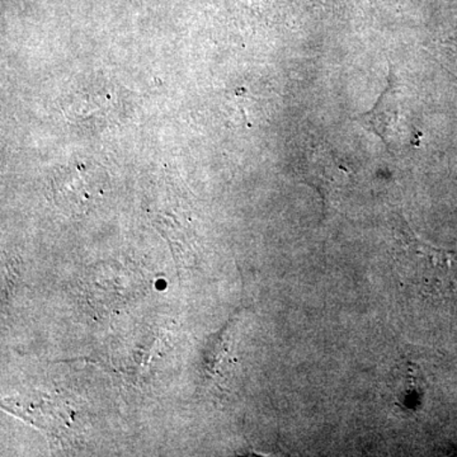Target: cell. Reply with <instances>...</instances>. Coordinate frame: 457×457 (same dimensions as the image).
<instances>
[{
	"instance_id": "obj_1",
	"label": "cell",
	"mask_w": 457,
	"mask_h": 457,
	"mask_svg": "<svg viewBox=\"0 0 457 457\" xmlns=\"http://www.w3.org/2000/svg\"><path fill=\"white\" fill-rule=\"evenodd\" d=\"M97 176L90 168L82 172L81 167H67L56 174L54 178V194L58 205L67 208V210H85L88 202L93 199V193H97V179L91 182V178Z\"/></svg>"
},
{
	"instance_id": "obj_2",
	"label": "cell",
	"mask_w": 457,
	"mask_h": 457,
	"mask_svg": "<svg viewBox=\"0 0 457 457\" xmlns=\"http://www.w3.org/2000/svg\"><path fill=\"white\" fill-rule=\"evenodd\" d=\"M388 99V90H386L385 93L380 97L375 107L359 119L364 123V126H367L371 131L375 132L377 137L382 138L385 144H388L386 137H388V131L390 130L391 123H394L398 116L397 105L393 103V94H391L389 103Z\"/></svg>"
}]
</instances>
